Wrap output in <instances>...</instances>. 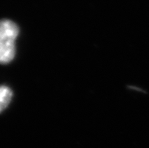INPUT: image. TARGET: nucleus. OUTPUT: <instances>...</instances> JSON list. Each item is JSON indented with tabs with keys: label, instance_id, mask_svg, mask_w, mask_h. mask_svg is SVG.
Segmentation results:
<instances>
[{
	"label": "nucleus",
	"instance_id": "nucleus-1",
	"mask_svg": "<svg viewBox=\"0 0 149 148\" xmlns=\"http://www.w3.org/2000/svg\"><path fill=\"white\" fill-rule=\"evenodd\" d=\"M18 33V26L13 21H0V64H8L14 59Z\"/></svg>",
	"mask_w": 149,
	"mask_h": 148
},
{
	"label": "nucleus",
	"instance_id": "nucleus-2",
	"mask_svg": "<svg viewBox=\"0 0 149 148\" xmlns=\"http://www.w3.org/2000/svg\"><path fill=\"white\" fill-rule=\"evenodd\" d=\"M12 92L8 87L0 86V113L8 106L12 98Z\"/></svg>",
	"mask_w": 149,
	"mask_h": 148
}]
</instances>
